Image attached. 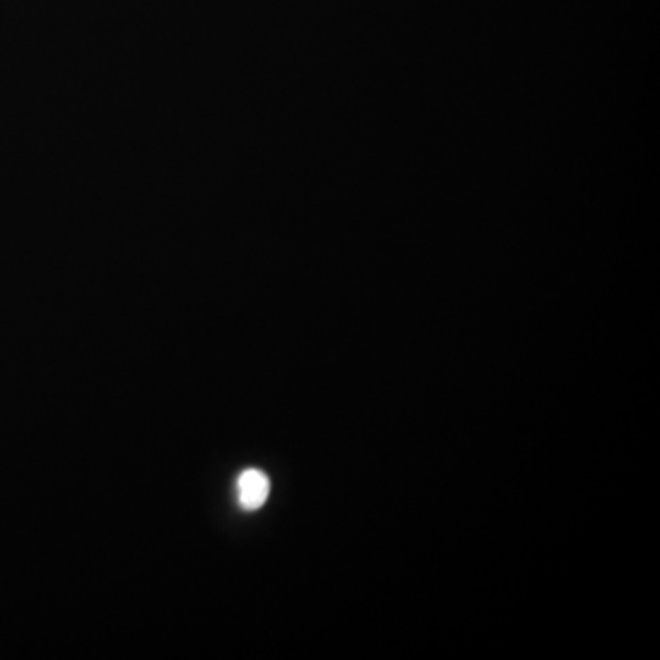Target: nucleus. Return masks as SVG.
Here are the masks:
<instances>
[{
  "label": "nucleus",
  "instance_id": "obj_1",
  "mask_svg": "<svg viewBox=\"0 0 660 660\" xmlns=\"http://www.w3.org/2000/svg\"><path fill=\"white\" fill-rule=\"evenodd\" d=\"M270 495V479L257 468H248L237 477V501L244 510H258Z\"/></svg>",
  "mask_w": 660,
  "mask_h": 660
}]
</instances>
